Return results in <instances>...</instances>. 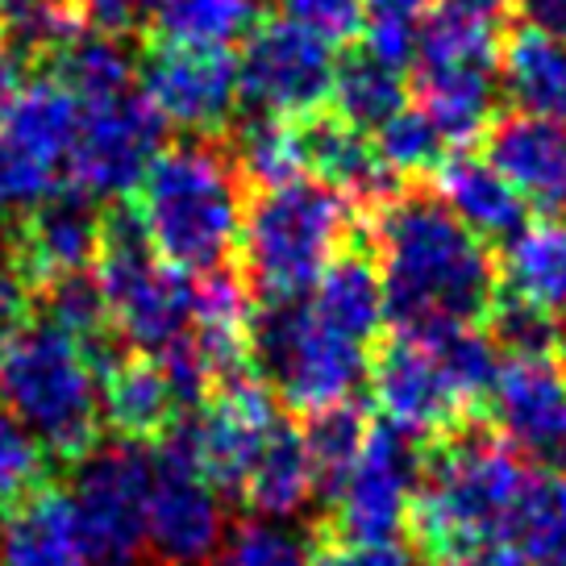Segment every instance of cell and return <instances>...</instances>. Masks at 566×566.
I'll use <instances>...</instances> for the list:
<instances>
[{
    "instance_id": "42",
    "label": "cell",
    "mask_w": 566,
    "mask_h": 566,
    "mask_svg": "<svg viewBox=\"0 0 566 566\" xmlns=\"http://www.w3.org/2000/svg\"><path fill=\"white\" fill-rule=\"evenodd\" d=\"M275 4H280V18L304 25L329 46L350 42L363 30V0H275Z\"/></svg>"
},
{
    "instance_id": "8",
    "label": "cell",
    "mask_w": 566,
    "mask_h": 566,
    "mask_svg": "<svg viewBox=\"0 0 566 566\" xmlns=\"http://www.w3.org/2000/svg\"><path fill=\"white\" fill-rule=\"evenodd\" d=\"M417 108L446 146H467L492 125L500 88V34L433 13L417 42Z\"/></svg>"
},
{
    "instance_id": "21",
    "label": "cell",
    "mask_w": 566,
    "mask_h": 566,
    "mask_svg": "<svg viewBox=\"0 0 566 566\" xmlns=\"http://www.w3.org/2000/svg\"><path fill=\"white\" fill-rule=\"evenodd\" d=\"M438 196L479 242H513L525 230V200L495 167L475 155H454L438 167Z\"/></svg>"
},
{
    "instance_id": "41",
    "label": "cell",
    "mask_w": 566,
    "mask_h": 566,
    "mask_svg": "<svg viewBox=\"0 0 566 566\" xmlns=\"http://www.w3.org/2000/svg\"><path fill=\"white\" fill-rule=\"evenodd\" d=\"M59 188V171L21 155L13 142L0 134V212L9 209H34L38 200Z\"/></svg>"
},
{
    "instance_id": "24",
    "label": "cell",
    "mask_w": 566,
    "mask_h": 566,
    "mask_svg": "<svg viewBox=\"0 0 566 566\" xmlns=\"http://www.w3.org/2000/svg\"><path fill=\"white\" fill-rule=\"evenodd\" d=\"M317 492H321L317 462H313V454H308L304 429H292V424L280 421L275 429H271L263 454H259L254 467H250L242 500H247L259 516L287 521V516L304 513Z\"/></svg>"
},
{
    "instance_id": "51",
    "label": "cell",
    "mask_w": 566,
    "mask_h": 566,
    "mask_svg": "<svg viewBox=\"0 0 566 566\" xmlns=\"http://www.w3.org/2000/svg\"><path fill=\"white\" fill-rule=\"evenodd\" d=\"M71 4H80V0H71Z\"/></svg>"
},
{
    "instance_id": "35",
    "label": "cell",
    "mask_w": 566,
    "mask_h": 566,
    "mask_svg": "<svg viewBox=\"0 0 566 566\" xmlns=\"http://www.w3.org/2000/svg\"><path fill=\"white\" fill-rule=\"evenodd\" d=\"M375 150L379 163L391 179H408L421 184L424 176H433L446 163V138L438 134V125L424 117L421 108H405L396 113L384 129H375Z\"/></svg>"
},
{
    "instance_id": "11",
    "label": "cell",
    "mask_w": 566,
    "mask_h": 566,
    "mask_svg": "<svg viewBox=\"0 0 566 566\" xmlns=\"http://www.w3.org/2000/svg\"><path fill=\"white\" fill-rule=\"evenodd\" d=\"M334 71L337 59L325 38L287 18H271L250 25L247 46L238 54V88L263 117L308 122L329 105Z\"/></svg>"
},
{
    "instance_id": "15",
    "label": "cell",
    "mask_w": 566,
    "mask_h": 566,
    "mask_svg": "<svg viewBox=\"0 0 566 566\" xmlns=\"http://www.w3.org/2000/svg\"><path fill=\"white\" fill-rule=\"evenodd\" d=\"M275 424H280L275 396L254 371L226 375L205 405L179 417L196 471L209 479L217 492L238 495V500H242L250 467L263 454Z\"/></svg>"
},
{
    "instance_id": "39",
    "label": "cell",
    "mask_w": 566,
    "mask_h": 566,
    "mask_svg": "<svg viewBox=\"0 0 566 566\" xmlns=\"http://www.w3.org/2000/svg\"><path fill=\"white\" fill-rule=\"evenodd\" d=\"M42 488H51V454L18 417L0 408V509H21Z\"/></svg>"
},
{
    "instance_id": "5",
    "label": "cell",
    "mask_w": 566,
    "mask_h": 566,
    "mask_svg": "<svg viewBox=\"0 0 566 566\" xmlns=\"http://www.w3.org/2000/svg\"><path fill=\"white\" fill-rule=\"evenodd\" d=\"M354 205L346 196L304 176L280 188H263L242 217V280L263 304L301 301L321 271L346 250Z\"/></svg>"
},
{
    "instance_id": "40",
    "label": "cell",
    "mask_w": 566,
    "mask_h": 566,
    "mask_svg": "<svg viewBox=\"0 0 566 566\" xmlns=\"http://www.w3.org/2000/svg\"><path fill=\"white\" fill-rule=\"evenodd\" d=\"M488 325H492V337L500 350L546 354L554 346V325L558 321L549 317V313H542V308H533L530 301H521V296H509L500 287V301H495Z\"/></svg>"
},
{
    "instance_id": "45",
    "label": "cell",
    "mask_w": 566,
    "mask_h": 566,
    "mask_svg": "<svg viewBox=\"0 0 566 566\" xmlns=\"http://www.w3.org/2000/svg\"><path fill=\"white\" fill-rule=\"evenodd\" d=\"M438 13H446V18H454V21H467V25H475V30L500 34L509 13H513V0H438Z\"/></svg>"
},
{
    "instance_id": "48",
    "label": "cell",
    "mask_w": 566,
    "mask_h": 566,
    "mask_svg": "<svg viewBox=\"0 0 566 566\" xmlns=\"http://www.w3.org/2000/svg\"><path fill=\"white\" fill-rule=\"evenodd\" d=\"M450 566H521V558H516L509 546H488L479 549V554H467V558H459V563Z\"/></svg>"
},
{
    "instance_id": "27",
    "label": "cell",
    "mask_w": 566,
    "mask_h": 566,
    "mask_svg": "<svg viewBox=\"0 0 566 566\" xmlns=\"http://www.w3.org/2000/svg\"><path fill=\"white\" fill-rule=\"evenodd\" d=\"M500 287L542 313H566V221H537L516 233L500 263Z\"/></svg>"
},
{
    "instance_id": "26",
    "label": "cell",
    "mask_w": 566,
    "mask_h": 566,
    "mask_svg": "<svg viewBox=\"0 0 566 566\" xmlns=\"http://www.w3.org/2000/svg\"><path fill=\"white\" fill-rule=\"evenodd\" d=\"M75 129H80V101L63 84H54L51 75L21 88L9 117L0 122V134L13 142L21 155H30L51 171H59L71 155Z\"/></svg>"
},
{
    "instance_id": "14",
    "label": "cell",
    "mask_w": 566,
    "mask_h": 566,
    "mask_svg": "<svg viewBox=\"0 0 566 566\" xmlns=\"http://www.w3.org/2000/svg\"><path fill=\"white\" fill-rule=\"evenodd\" d=\"M142 92L167 125L196 138H221L230 129L242 88L238 54L200 42H150L142 54Z\"/></svg>"
},
{
    "instance_id": "30",
    "label": "cell",
    "mask_w": 566,
    "mask_h": 566,
    "mask_svg": "<svg viewBox=\"0 0 566 566\" xmlns=\"http://www.w3.org/2000/svg\"><path fill=\"white\" fill-rule=\"evenodd\" d=\"M46 63H51V80L63 84L80 101V108L125 96L129 80H134V59L122 42L88 34V30H80L67 46H59Z\"/></svg>"
},
{
    "instance_id": "18",
    "label": "cell",
    "mask_w": 566,
    "mask_h": 566,
    "mask_svg": "<svg viewBox=\"0 0 566 566\" xmlns=\"http://www.w3.org/2000/svg\"><path fill=\"white\" fill-rule=\"evenodd\" d=\"M483 163L542 212L566 209V125L504 113L483 129Z\"/></svg>"
},
{
    "instance_id": "10",
    "label": "cell",
    "mask_w": 566,
    "mask_h": 566,
    "mask_svg": "<svg viewBox=\"0 0 566 566\" xmlns=\"http://www.w3.org/2000/svg\"><path fill=\"white\" fill-rule=\"evenodd\" d=\"M421 475V438H412L396 424H371L350 471L325 495L329 525L317 533L337 537V542H396L408 525Z\"/></svg>"
},
{
    "instance_id": "22",
    "label": "cell",
    "mask_w": 566,
    "mask_h": 566,
    "mask_svg": "<svg viewBox=\"0 0 566 566\" xmlns=\"http://www.w3.org/2000/svg\"><path fill=\"white\" fill-rule=\"evenodd\" d=\"M301 138L313 179L337 188L346 200H371V205H379L388 196L391 176L379 163L371 134L354 129V125H346L334 113H317V117L301 122Z\"/></svg>"
},
{
    "instance_id": "19",
    "label": "cell",
    "mask_w": 566,
    "mask_h": 566,
    "mask_svg": "<svg viewBox=\"0 0 566 566\" xmlns=\"http://www.w3.org/2000/svg\"><path fill=\"white\" fill-rule=\"evenodd\" d=\"M9 233L25 271L34 275V283H42L63 271H88L96 263L101 238H105V212L80 188H67V192L54 188Z\"/></svg>"
},
{
    "instance_id": "25",
    "label": "cell",
    "mask_w": 566,
    "mask_h": 566,
    "mask_svg": "<svg viewBox=\"0 0 566 566\" xmlns=\"http://www.w3.org/2000/svg\"><path fill=\"white\" fill-rule=\"evenodd\" d=\"M500 84L521 113L566 125V42L516 30L500 54Z\"/></svg>"
},
{
    "instance_id": "13",
    "label": "cell",
    "mask_w": 566,
    "mask_h": 566,
    "mask_svg": "<svg viewBox=\"0 0 566 566\" xmlns=\"http://www.w3.org/2000/svg\"><path fill=\"white\" fill-rule=\"evenodd\" d=\"M163 138L167 122L138 92L84 105L67 155L71 188L92 200H125L146 179L150 163L159 159Z\"/></svg>"
},
{
    "instance_id": "3",
    "label": "cell",
    "mask_w": 566,
    "mask_h": 566,
    "mask_svg": "<svg viewBox=\"0 0 566 566\" xmlns=\"http://www.w3.org/2000/svg\"><path fill=\"white\" fill-rule=\"evenodd\" d=\"M134 209L163 263L179 275H209L238 250L247 184L221 142L196 138L159 150Z\"/></svg>"
},
{
    "instance_id": "46",
    "label": "cell",
    "mask_w": 566,
    "mask_h": 566,
    "mask_svg": "<svg viewBox=\"0 0 566 566\" xmlns=\"http://www.w3.org/2000/svg\"><path fill=\"white\" fill-rule=\"evenodd\" d=\"M513 13L525 21V30L566 42V0H513Z\"/></svg>"
},
{
    "instance_id": "4",
    "label": "cell",
    "mask_w": 566,
    "mask_h": 566,
    "mask_svg": "<svg viewBox=\"0 0 566 566\" xmlns=\"http://www.w3.org/2000/svg\"><path fill=\"white\" fill-rule=\"evenodd\" d=\"M0 408L18 417L54 462H75L101 446V375L80 342L30 317L0 337Z\"/></svg>"
},
{
    "instance_id": "20",
    "label": "cell",
    "mask_w": 566,
    "mask_h": 566,
    "mask_svg": "<svg viewBox=\"0 0 566 566\" xmlns=\"http://www.w3.org/2000/svg\"><path fill=\"white\" fill-rule=\"evenodd\" d=\"M313 287L317 292L308 304L325 325H334L337 334H346L358 346L379 337L384 321H388V304H384V280H379L367 238H354L350 247L321 271Z\"/></svg>"
},
{
    "instance_id": "43",
    "label": "cell",
    "mask_w": 566,
    "mask_h": 566,
    "mask_svg": "<svg viewBox=\"0 0 566 566\" xmlns=\"http://www.w3.org/2000/svg\"><path fill=\"white\" fill-rule=\"evenodd\" d=\"M313 566H424V558L400 542H337L317 533Z\"/></svg>"
},
{
    "instance_id": "37",
    "label": "cell",
    "mask_w": 566,
    "mask_h": 566,
    "mask_svg": "<svg viewBox=\"0 0 566 566\" xmlns=\"http://www.w3.org/2000/svg\"><path fill=\"white\" fill-rule=\"evenodd\" d=\"M429 9L433 0H363V34H367L363 51L396 71L412 67Z\"/></svg>"
},
{
    "instance_id": "36",
    "label": "cell",
    "mask_w": 566,
    "mask_h": 566,
    "mask_svg": "<svg viewBox=\"0 0 566 566\" xmlns=\"http://www.w3.org/2000/svg\"><path fill=\"white\" fill-rule=\"evenodd\" d=\"M212 566H313V542L271 516H250L217 549Z\"/></svg>"
},
{
    "instance_id": "6",
    "label": "cell",
    "mask_w": 566,
    "mask_h": 566,
    "mask_svg": "<svg viewBox=\"0 0 566 566\" xmlns=\"http://www.w3.org/2000/svg\"><path fill=\"white\" fill-rule=\"evenodd\" d=\"M247 363H254L271 396L301 417L346 405L371 371L367 346L337 334L304 301L263 304V313L250 317Z\"/></svg>"
},
{
    "instance_id": "29",
    "label": "cell",
    "mask_w": 566,
    "mask_h": 566,
    "mask_svg": "<svg viewBox=\"0 0 566 566\" xmlns=\"http://www.w3.org/2000/svg\"><path fill=\"white\" fill-rule=\"evenodd\" d=\"M334 117H342L346 125L375 134L408 108V88H405V71L379 63L367 51H350L334 71Z\"/></svg>"
},
{
    "instance_id": "28",
    "label": "cell",
    "mask_w": 566,
    "mask_h": 566,
    "mask_svg": "<svg viewBox=\"0 0 566 566\" xmlns=\"http://www.w3.org/2000/svg\"><path fill=\"white\" fill-rule=\"evenodd\" d=\"M0 566H92L75 537L67 492L42 488L21 504L4 530Z\"/></svg>"
},
{
    "instance_id": "1",
    "label": "cell",
    "mask_w": 566,
    "mask_h": 566,
    "mask_svg": "<svg viewBox=\"0 0 566 566\" xmlns=\"http://www.w3.org/2000/svg\"><path fill=\"white\" fill-rule=\"evenodd\" d=\"M371 254L379 259L388 321L400 337L429 342L479 325L500 301V263L424 184L371 205Z\"/></svg>"
},
{
    "instance_id": "16",
    "label": "cell",
    "mask_w": 566,
    "mask_h": 566,
    "mask_svg": "<svg viewBox=\"0 0 566 566\" xmlns=\"http://www.w3.org/2000/svg\"><path fill=\"white\" fill-rule=\"evenodd\" d=\"M371 396L379 412L388 417V424L405 429L412 438H446L450 429L462 424V400L459 391L450 388L442 363L433 358L429 346L412 342V337H391L379 346L371 371Z\"/></svg>"
},
{
    "instance_id": "34",
    "label": "cell",
    "mask_w": 566,
    "mask_h": 566,
    "mask_svg": "<svg viewBox=\"0 0 566 566\" xmlns=\"http://www.w3.org/2000/svg\"><path fill=\"white\" fill-rule=\"evenodd\" d=\"M433 350V358L442 363L450 388L459 391L462 408H483L495 388L500 375V346L492 334H483L479 325H462V329H446V334L421 342Z\"/></svg>"
},
{
    "instance_id": "47",
    "label": "cell",
    "mask_w": 566,
    "mask_h": 566,
    "mask_svg": "<svg viewBox=\"0 0 566 566\" xmlns=\"http://www.w3.org/2000/svg\"><path fill=\"white\" fill-rule=\"evenodd\" d=\"M21 96V59L9 46H0V122L9 117L13 101Z\"/></svg>"
},
{
    "instance_id": "33",
    "label": "cell",
    "mask_w": 566,
    "mask_h": 566,
    "mask_svg": "<svg viewBox=\"0 0 566 566\" xmlns=\"http://www.w3.org/2000/svg\"><path fill=\"white\" fill-rule=\"evenodd\" d=\"M142 13L163 42L230 46L233 38L250 34L254 0H142Z\"/></svg>"
},
{
    "instance_id": "44",
    "label": "cell",
    "mask_w": 566,
    "mask_h": 566,
    "mask_svg": "<svg viewBox=\"0 0 566 566\" xmlns=\"http://www.w3.org/2000/svg\"><path fill=\"white\" fill-rule=\"evenodd\" d=\"M80 21L88 34L122 42L146 25V13H142V0H80Z\"/></svg>"
},
{
    "instance_id": "7",
    "label": "cell",
    "mask_w": 566,
    "mask_h": 566,
    "mask_svg": "<svg viewBox=\"0 0 566 566\" xmlns=\"http://www.w3.org/2000/svg\"><path fill=\"white\" fill-rule=\"evenodd\" d=\"M96 280L105 292L117 342L155 358L188 334L192 283L150 250L146 226L129 200H113V209L105 212Z\"/></svg>"
},
{
    "instance_id": "17",
    "label": "cell",
    "mask_w": 566,
    "mask_h": 566,
    "mask_svg": "<svg viewBox=\"0 0 566 566\" xmlns=\"http://www.w3.org/2000/svg\"><path fill=\"white\" fill-rule=\"evenodd\" d=\"M495 433L533 459H566V375L546 354H509L488 396Z\"/></svg>"
},
{
    "instance_id": "50",
    "label": "cell",
    "mask_w": 566,
    "mask_h": 566,
    "mask_svg": "<svg viewBox=\"0 0 566 566\" xmlns=\"http://www.w3.org/2000/svg\"><path fill=\"white\" fill-rule=\"evenodd\" d=\"M0 554H4V525H0Z\"/></svg>"
},
{
    "instance_id": "31",
    "label": "cell",
    "mask_w": 566,
    "mask_h": 566,
    "mask_svg": "<svg viewBox=\"0 0 566 566\" xmlns=\"http://www.w3.org/2000/svg\"><path fill=\"white\" fill-rule=\"evenodd\" d=\"M509 549L521 566H566V475L533 471L516 504Z\"/></svg>"
},
{
    "instance_id": "2",
    "label": "cell",
    "mask_w": 566,
    "mask_h": 566,
    "mask_svg": "<svg viewBox=\"0 0 566 566\" xmlns=\"http://www.w3.org/2000/svg\"><path fill=\"white\" fill-rule=\"evenodd\" d=\"M530 475L521 450L495 429L459 424L438 438L424 450V475L408 513L424 566H450L488 546H509Z\"/></svg>"
},
{
    "instance_id": "38",
    "label": "cell",
    "mask_w": 566,
    "mask_h": 566,
    "mask_svg": "<svg viewBox=\"0 0 566 566\" xmlns=\"http://www.w3.org/2000/svg\"><path fill=\"white\" fill-rule=\"evenodd\" d=\"M367 417L358 405H334L308 417V429H304V442H308V454L317 462V479L321 492L329 495L337 488V479L350 471V462L358 459V450L367 442Z\"/></svg>"
},
{
    "instance_id": "9",
    "label": "cell",
    "mask_w": 566,
    "mask_h": 566,
    "mask_svg": "<svg viewBox=\"0 0 566 566\" xmlns=\"http://www.w3.org/2000/svg\"><path fill=\"white\" fill-rule=\"evenodd\" d=\"M155 467L138 442H105L71 467V521L96 566H134L146 549V500Z\"/></svg>"
},
{
    "instance_id": "12",
    "label": "cell",
    "mask_w": 566,
    "mask_h": 566,
    "mask_svg": "<svg viewBox=\"0 0 566 566\" xmlns=\"http://www.w3.org/2000/svg\"><path fill=\"white\" fill-rule=\"evenodd\" d=\"M155 483L146 500V549L159 566H212L226 542V509L209 479L196 471L179 421L150 450Z\"/></svg>"
},
{
    "instance_id": "49",
    "label": "cell",
    "mask_w": 566,
    "mask_h": 566,
    "mask_svg": "<svg viewBox=\"0 0 566 566\" xmlns=\"http://www.w3.org/2000/svg\"><path fill=\"white\" fill-rule=\"evenodd\" d=\"M554 363H558V371L566 375V317L554 325Z\"/></svg>"
},
{
    "instance_id": "23",
    "label": "cell",
    "mask_w": 566,
    "mask_h": 566,
    "mask_svg": "<svg viewBox=\"0 0 566 566\" xmlns=\"http://www.w3.org/2000/svg\"><path fill=\"white\" fill-rule=\"evenodd\" d=\"M101 417L122 438V442H159L163 433L179 421L176 391L167 384L163 367L142 354V358H122L105 375L101 388Z\"/></svg>"
},
{
    "instance_id": "32",
    "label": "cell",
    "mask_w": 566,
    "mask_h": 566,
    "mask_svg": "<svg viewBox=\"0 0 566 566\" xmlns=\"http://www.w3.org/2000/svg\"><path fill=\"white\" fill-rule=\"evenodd\" d=\"M226 150H230L233 167L242 171V179L259 184V192L308 176L301 122H283V117L254 113L250 122H242L233 129V138Z\"/></svg>"
}]
</instances>
